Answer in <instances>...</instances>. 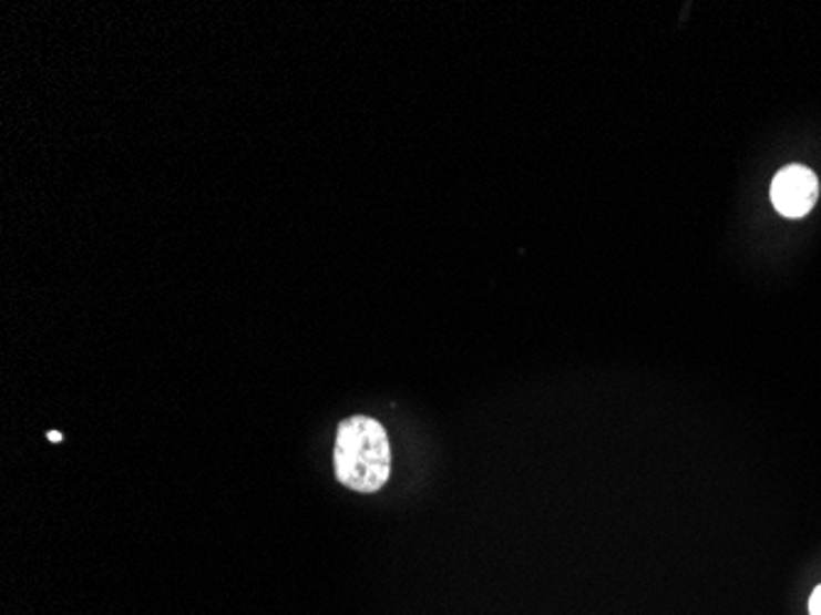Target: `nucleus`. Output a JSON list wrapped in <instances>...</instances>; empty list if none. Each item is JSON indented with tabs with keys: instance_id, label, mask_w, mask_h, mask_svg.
Here are the masks:
<instances>
[{
	"instance_id": "20e7f679",
	"label": "nucleus",
	"mask_w": 821,
	"mask_h": 615,
	"mask_svg": "<svg viewBox=\"0 0 821 615\" xmlns=\"http://www.w3.org/2000/svg\"><path fill=\"white\" fill-rule=\"evenodd\" d=\"M50 441H52V443H60V441H62V433L50 431Z\"/></svg>"
},
{
	"instance_id": "f03ea898",
	"label": "nucleus",
	"mask_w": 821,
	"mask_h": 615,
	"mask_svg": "<svg viewBox=\"0 0 821 615\" xmlns=\"http://www.w3.org/2000/svg\"><path fill=\"white\" fill-rule=\"evenodd\" d=\"M770 199L782 217L800 219L812 212L819 199V177L807 165H787L774 175Z\"/></svg>"
},
{
	"instance_id": "f257e3e1",
	"label": "nucleus",
	"mask_w": 821,
	"mask_h": 615,
	"mask_svg": "<svg viewBox=\"0 0 821 615\" xmlns=\"http://www.w3.org/2000/svg\"><path fill=\"white\" fill-rule=\"evenodd\" d=\"M391 473V445L377 419L352 417L337 429L335 475L345 488L377 492Z\"/></svg>"
},
{
	"instance_id": "7ed1b4c3",
	"label": "nucleus",
	"mask_w": 821,
	"mask_h": 615,
	"mask_svg": "<svg viewBox=\"0 0 821 615\" xmlns=\"http://www.w3.org/2000/svg\"><path fill=\"white\" fill-rule=\"evenodd\" d=\"M809 615H821V584L814 588L812 598H809Z\"/></svg>"
}]
</instances>
